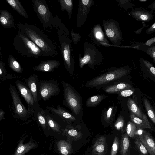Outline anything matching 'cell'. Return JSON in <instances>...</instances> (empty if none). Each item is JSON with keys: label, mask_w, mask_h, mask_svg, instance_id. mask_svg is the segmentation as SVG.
Here are the masks:
<instances>
[{"label": "cell", "mask_w": 155, "mask_h": 155, "mask_svg": "<svg viewBox=\"0 0 155 155\" xmlns=\"http://www.w3.org/2000/svg\"><path fill=\"white\" fill-rule=\"evenodd\" d=\"M19 31L38 46L42 51V57L54 56L58 54L54 42L41 29L36 26L26 23H15Z\"/></svg>", "instance_id": "obj_1"}, {"label": "cell", "mask_w": 155, "mask_h": 155, "mask_svg": "<svg viewBox=\"0 0 155 155\" xmlns=\"http://www.w3.org/2000/svg\"><path fill=\"white\" fill-rule=\"evenodd\" d=\"M33 8L45 30L48 28H59L69 36V31L57 15L54 17L45 0H31Z\"/></svg>", "instance_id": "obj_2"}, {"label": "cell", "mask_w": 155, "mask_h": 155, "mask_svg": "<svg viewBox=\"0 0 155 155\" xmlns=\"http://www.w3.org/2000/svg\"><path fill=\"white\" fill-rule=\"evenodd\" d=\"M130 71L128 66L111 68L106 73L88 81L85 86L90 88L103 87L122 79Z\"/></svg>", "instance_id": "obj_3"}, {"label": "cell", "mask_w": 155, "mask_h": 155, "mask_svg": "<svg viewBox=\"0 0 155 155\" xmlns=\"http://www.w3.org/2000/svg\"><path fill=\"white\" fill-rule=\"evenodd\" d=\"M12 45L22 56L35 58L42 57V51L40 48L19 31L14 38Z\"/></svg>", "instance_id": "obj_4"}, {"label": "cell", "mask_w": 155, "mask_h": 155, "mask_svg": "<svg viewBox=\"0 0 155 155\" xmlns=\"http://www.w3.org/2000/svg\"><path fill=\"white\" fill-rule=\"evenodd\" d=\"M57 30L64 66L70 74L72 75L74 69V61L71 45L72 41L64 31L59 28Z\"/></svg>", "instance_id": "obj_5"}, {"label": "cell", "mask_w": 155, "mask_h": 155, "mask_svg": "<svg viewBox=\"0 0 155 155\" xmlns=\"http://www.w3.org/2000/svg\"><path fill=\"white\" fill-rule=\"evenodd\" d=\"M9 90L12 99V106L9 108L15 119L22 120L33 118L34 111L26 108L21 100L19 93L15 86L9 84Z\"/></svg>", "instance_id": "obj_6"}, {"label": "cell", "mask_w": 155, "mask_h": 155, "mask_svg": "<svg viewBox=\"0 0 155 155\" xmlns=\"http://www.w3.org/2000/svg\"><path fill=\"white\" fill-rule=\"evenodd\" d=\"M61 82L63 87V105L69 109L74 115H79L82 108L81 96L70 84L62 80Z\"/></svg>", "instance_id": "obj_7"}, {"label": "cell", "mask_w": 155, "mask_h": 155, "mask_svg": "<svg viewBox=\"0 0 155 155\" xmlns=\"http://www.w3.org/2000/svg\"><path fill=\"white\" fill-rule=\"evenodd\" d=\"M84 54L79 55L80 67L82 68L85 64L93 70L97 66L100 65L103 62L104 58L101 53L93 44L85 41L84 45Z\"/></svg>", "instance_id": "obj_8"}, {"label": "cell", "mask_w": 155, "mask_h": 155, "mask_svg": "<svg viewBox=\"0 0 155 155\" xmlns=\"http://www.w3.org/2000/svg\"><path fill=\"white\" fill-rule=\"evenodd\" d=\"M105 34L114 45H120L124 41L119 24L115 20L110 19L102 21Z\"/></svg>", "instance_id": "obj_9"}, {"label": "cell", "mask_w": 155, "mask_h": 155, "mask_svg": "<svg viewBox=\"0 0 155 155\" xmlns=\"http://www.w3.org/2000/svg\"><path fill=\"white\" fill-rule=\"evenodd\" d=\"M59 83L58 80L52 79L49 80H39L38 91L41 99L45 101L49 100L52 97L58 95L60 92Z\"/></svg>", "instance_id": "obj_10"}, {"label": "cell", "mask_w": 155, "mask_h": 155, "mask_svg": "<svg viewBox=\"0 0 155 155\" xmlns=\"http://www.w3.org/2000/svg\"><path fill=\"white\" fill-rule=\"evenodd\" d=\"M94 4L93 0H79L77 19L76 25L80 28L84 25L91 7Z\"/></svg>", "instance_id": "obj_11"}, {"label": "cell", "mask_w": 155, "mask_h": 155, "mask_svg": "<svg viewBox=\"0 0 155 155\" xmlns=\"http://www.w3.org/2000/svg\"><path fill=\"white\" fill-rule=\"evenodd\" d=\"M99 24L95 25L89 34L92 42L99 46L109 47L111 46Z\"/></svg>", "instance_id": "obj_12"}, {"label": "cell", "mask_w": 155, "mask_h": 155, "mask_svg": "<svg viewBox=\"0 0 155 155\" xmlns=\"http://www.w3.org/2000/svg\"><path fill=\"white\" fill-rule=\"evenodd\" d=\"M15 84L19 92L27 103L28 108L34 110L36 104L34 102L32 93L28 85L23 82L17 80Z\"/></svg>", "instance_id": "obj_13"}, {"label": "cell", "mask_w": 155, "mask_h": 155, "mask_svg": "<svg viewBox=\"0 0 155 155\" xmlns=\"http://www.w3.org/2000/svg\"><path fill=\"white\" fill-rule=\"evenodd\" d=\"M154 12L153 10H148L142 7H137L131 9L128 15L137 21L145 23L153 19Z\"/></svg>", "instance_id": "obj_14"}, {"label": "cell", "mask_w": 155, "mask_h": 155, "mask_svg": "<svg viewBox=\"0 0 155 155\" xmlns=\"http://www.w3.org/2000/svg\"><path fill=\"white\" fill-rule=\"evenodd\" d=\"M23 79L32 93L35 103L38 104L41 98L38 91V84L39 79L38 76L34 74L30 75L27 79L24 78Z\"/></svg>", "instance_id": "obj_15"}, {"label": "cell", "mask_w": 155, "mask_h": 155, "mask_svg": "<svg viewBox=\"0 0 155 155\" xmlns=\"http://www.w3.org/2000/svg\"><path fill=\"white\" fill-rule=\"evenodd\" d=\"M136 136L138 137L150 155H155V141L149 132L143 130L140 134Z\"/></svg>", "instance_id": "obj_16"}, {"label": "cell", "mask_w": 155, "mask_h": 155, "mask_svg": "<svg viewBox=\"0 0 155 155\" xmlns=\"http://www.w3.org/2000/svg\"><path fill=\"white\" fill-rule=\"evenodd\" d=\"M60 65L59 61L55 60L48 59L41 61L38 65L33 67L32 69L43 72H52Z\"/></svg>", "instance_id": "obj_17"}, {"label": "cell", "mask_w": 155, "mask_h": 155, "mask_svg": "<svg viewBox=\"0 0 155 155\" xmlns=\"http://www.w3.org/2000/svg\"><path fill=\"white\" fill-rule=\"evenodd\" d=\"M46 109L48 110L52 114L57 115L64 120L74 121L76 120L73 116L60 105H58L56 108L47 105Z\"/></svg>", "instance_id": "obj_18"}, {"label": "cell", "mask_w": 155, "mask_h": 155, "mask_svg": "<svg viewBox=\"0 0 155 155\" xmlns=\"http://www.w3.org/2000/svg\"><path fill=\"white\" fill-rule=\"evenodd\" d=\"M0 23L3 27L8 29L15 28V23L12 15L6 10H1L0 11Z\"/></svg>", "instance_id": "obj_19"}, {"label": "cell", "mask_w": 155, "mask_h": 155, "mask_svg": "<svg viewBox=\"0 0 155 155\" xmlns=\"http://www.w3.org/2000/svg\"><path fill=\"white\" fill-rule=\"evenodd\" d=\"M128 84L123 82H114L103 87L104 91L110 94H118L121 91L130 87Z\"/></svg>", "instance_id": "obj_20"}, {"label": "cell", "mask_w": 155, "mask_h": 155, "mask_svg": "<svg viewBox=\"0 0 155 155\" xmlns=\"http://www.w3.org/2000/svg\"><path fill=\"white\" fill-rule=\"evenodd\" d=\"M130 118L132 122L134 123L137 128L150 129L151 126L146 116L143 114L142 119L137 117L133 113H131Z\"/></svg>", "instance_id": "obj_21"}, {"label": "cell", "mask_w": 155, "mask_h": 155, "mask_svg": "<svg viewBox=\"0 0 155 155\" xmlns=\"http://www.w3.org/2000/svg\"><path fill=\"white\" fill-rule=\"evenodd\" d=\"M106 143L105 136H103L97 138L92 147L93 153L97 155H103L105 151Z\"/></svg>", "instance_id": "obj_22"}, {"label": "cell", "mask_w": 155, "mask_h": 155, "mask_svg": "<svg viewBox=\"0 0 155 155\" xmlns=\"http://www.w3.org/2000/svg\"><path fill=\"white\" fill-rule=\"evenodd\" d=\"M13 9L22 16L28 18V15L21 3L18 0H6Z\"/></svg>", "instance_id": "obj_23"}, {"label": "cell", "mask_w": 155, "mask_h": 155, "mask_svg": "<svg viewBox=\"0 0 155 155\" xmlns=\"http://www.w3.org/2000/svg\"><path fill=\"white\" fill-rule=\"evenodd\" d=\"M117 108L116 106L113 105L105 109L102 113L103 119L107 123L111 122L115 116Z\"/></svg>", "instance_id": "obj_24"}, {"label": "cell", "mask_w": 155, "mask_h": 155, "mask_svg": "<svg viewBox=\"0 0 155 155\" xmlns=\"http://www.w3.org/2000/svg\"><path fill=\"white\" fill-rule=\"evenodd\" d=\"M107 97V95L103 94H98L91 97L87 100L86 105L88 107H94Z\"/></svg>", "instance_id": "obj_25"}, {"label": "cell", "mask_w": 155, "mask_h": 155, "mask_svg": "<svg viewBox=\"0 0 155 155\" xmlns=\"http://www.w3.org/2000/svg\"><path fill=\"white\" fill-rule=\"evenodd\" d=\"M16 76L8 72L5 67V63L1 58L0 60V83L16 78Z\"/></svg>", "instance_id": "obj_26"}, {"label": "cell", "mask_w": 155, "mask_h": 155, "mask_svg": "<svg viewBox=\"0 0 155 155\" xmlns=\"http://www.w3.org/2000/svg\"><path fill=\"white\" fill-rule=\"evenodd\" d=\"M61 11H66L70 18L72 13L73 2L72 0H58Z\"/></svg>", "instance_id": "obj_27"}, {"label": "cell", "mask_w": 155, "mask_h": 155, "mask_svg": "<svg viewBox=\"0 0 155 155\" xmlns=\"http://www.w3.org/2000/svg\"><path fill=\"white\" fill-rule=\"evenodd\" d=\"M128 136L127 133L122 135L120 143L121 155H127L129 150L130 143Z\"/></svg>", "instance_id": "obj_28"}, {"label": "cell", "mask_w": 155, "mask_h": 155, "mask_svg": "<svg viewBox=\"0 0 155 155\" xmlns=\"http://www.w3.org/2000/svg\"><path fill=\"white\" fill-rule=\"evenodd\" d=\"M8 65L9 67L14 71L21 73L23 70L20 64L12 55L9 54L8 58Z\"/></svg>", "instance_id": "obj_29"}, {"label": "cell", "mask_w": 155, "mask_h": 155, "mask_svg": "<svg viewBox=\"0 0 155 155\" xmlns=\"http://www.w3.org/2000/svg\"><path fill=\"white\" fill-rule=\"evenodd\" d=\"M127 105L132 113L137 117L140 119L143 118V114L133 100L130 98L127 101Z\"/></svg>", "instance_id": "obj_30"}, {"label": "cell", "mask_w": 155, "mask_h": 155, "mask_svg": "<svg viewBox=\"0 0 155 155\" xmlns=\"http://www.w3.org/2000/svg\"><path fill=\"white\" fill-rule=\"evenodd\" d=\"M140 65L142 68L146 70L155 78V68L148 61L139 57Z\"/></svg>", "instance_id": "obj_31"}, {"label": "cell", "mask_w": 155, "mask_h": 155, "mask_svg": "<svg viewBox=\"0 0 155 155\" xmlns=\"http://www.w3.org/2000/svg\"><path fill=\"white\" fill-rule=\"evenodd\" d=\"M58 148L60 152L63 155L69 154L72 150L71 145L65 140H61L58 143Z\"/></svg>", "instance_id": "obj_32"}, {"label": "cell", "mask_w": 155, "mask_h": 155, "mask_svg": "<svg viewBox=\"0 0 155 155\" xmlns=\"http://www.w3.org/2000/svg\"><path fill=\"white\" fill-rule=\"evenodd\" d=\"M51 114L48 110H45V117L48 126L53 130L58 132L59 131V125L51 117Z\"/></svg>", "instance_id": "obj_33"}, {"label": "cell", "mask_w": 155, "mask_h": 155, "mask_svg": "<svg viewBox=\"0 0 155 155\" xmlns=\"http://www.w3.org/2000/svg\"><path fill=\"white\" fill-rule=\"evenodd\" d=\"M35 145L32 143L20 145L18 148L15 155H23L25 153L29 151L35 147Z\"/></svg>", "instance_id": "obj_34"}, {"label": "cell", "mask_w": 155, "mask_h": 155, "mask_svg": "<svg viewBox=\"0 0 155 155\" xmlns=\"http://www.w3.org/2000/svg\"><path fill=\"white\" fill-rule=\"evenodd\" d=\"M143 102L148 116L155 124V112L154 110L147 99L144 98Z\"/></svg>", "instance_id": "obj_35"}, {"label": "cell", "mask_w": 155, "mask_h": 155, "mask_svg": "<svg viewBox=\"0 0 155 155\" xmlns=\"http://www.w3.org/2000/svg\"><path fill=\"white\" fill-rule=\"evenodd\" d=\"M137 128L135 124L132 121H129L126 127V133L130 137L134 138L135 136V133Z\"/></svg>", "instance_id": "obj_36"}, {"label": "cell", "mask_w": 155, "mask_h": 155, "mask_svg": "<svg viewBox=\"0 0 155 155\" xmlns=\"http://www.w3.org/2000/svg\"><path fill=\"white\" fill-rule=\"evenodd\" d=\"M119 5L123 8L126 11H127L129 9H133L136 5L132 3L130 1L128 0H116Z\"/></svg>", "instance_id": "obj_37"}, {"label": "cell", "mask_w": 155, "mask_h": 155, "mask_svg": "<svg viewBox=\"0 0 155 155\" xmlns=\"http://www.w3.org/2000/svg\"><path fill=\"white\" fill-rule=\"evenodd\" d=\"M114 127L117 130L124 132L125 130V123L124 119L120 115L119 116L114 124Z\"/></svg>", "instance_id": "obj_38"}, {"label": "cell", "mask_w": 155, "mask_h": 155, "mask_svg": "<svg viewBox=\"0 0 155 155\" xmlns=\"http://www.w3.org/2000/svg\"><path fill=\"white\" fill-rule=\"evenodd\" d=\"M136 137L134 143L140 152L143 155H148V153L146 147L143 144L138 137Z\"/></svg>", "instance_id": "obj_39"}, {"label": "cell", "mask_w": 155, "mask_h": 155, "mask_svg": "<svg viewBox=\"0 0 155 155\" xmlns=\"http://www.w3.org/2000/svg\"><path fill=\"white\" fill-rule=\"evenodd\" d=\"M131 46L133 48L137 50H141L145 53L148 48L145 45L144 42L138 41H134Z\"/></svg>", "instance_id": "obj_40"}, {"label": "cell", "mask_w": 155, "mask_h": 155, "mask_svg": "<svg viewBox=\"0 0 155 155\" xmlns=\"http://www.w3.org/2000/svg\"><path fill=\"white\" fill-rule=\"evenodd\" d=\"M119 144V139L116 136L113 141L111 151V155H116L118 149Z\"/></svg>", "instance_id": "obj_41"}, {"label": "cell", "mask_w": 155, "mask_h": 155, "mask_svg": "<svg viewBox=\"0 0 155 155\" xmlns=\"http://www.w3.org/2000/svg\"><path fill=\"white\" fill-rule=\"evenodd\" d=\"M146 53L152 58L153 62L155 64V45L148 48Z\"/></svg>", "instance_id": "obj_42"}, {"label": "cell", "mask_w": 155, "mask_h": 155, "mask_svg": "<svg viewBox=\"0 0 155 155\" xmlns=\"http://www.w3.org/2000/svg\"><path fill=\"white\" fill-rule=\"evenodd\" d=\"M71 38L73 43L77 44L80 41L81 38L80 35L79 33H75L71 29Z\"/></svg>", "instance_id": "obj_43"}, {"label": "cell", "mask_w": 155, "mask_h": 155, "mask_svg": "<svg viewBox=\"0 0 155 155\" xmlns=\"http://www.w3.org/2000/svg\"><path fill=\"white\" fill-rule=\"evenodd\" d=\"M133 94V91L132 90L126 89L121 91L118 94L121 96L127 97L131 96Z\"/></svg>", "instance_id": "obj_44"}, {"label": "cell", "mask_w": 155, "mask_h": 155, "mask_svg": "<svg viewBox=\"0 0 155 155\" xmlns=\"http://www.w3.org/2000/svg\"><path fill=\"white\" fill-rule=\"evenodd\" d=\"M68 133L70 136L75 138H78L81 136V134L77 130L74 129L69 130L68 131Z\"/></svg>", "instance_id": "obj_45"}, {"label": "cell", "mask_w": 155, "mask_h": 155, "mask_svg": "<svg viewBox=\"0 0 155 155\" xmlns=\"http://www.w3.org/2000/svg\"><path fill=\"white\" fill-rule=\"evenodd\" d=\"M144 44L148 48L153 45H155V37L147 40L144 42Z\"/></svg>", "instance_id": "obj_46"}, {"label": "cell", "mask_w": 155, "mask_h": 155, "mask_svg": "<svg viewBox=\"0 0 155 155\" xmlns=\"http://www.w3.org/2000/svg\"><path fill=\"white\" fill-rule=\"evenodd\" d=\"M154 32H155V22L145 31V33L147 34H151Z\"/></svg>", "instance_id": "obj_47"}, {"label": "cell", "mask_w": 155, "mask_h": 155, "mask_svg": "<svg viewBox=\"0 0 155 155\" xmlns=\"http://www.w3.org/2000/svg\"><path fill=\"white\" fill-rule=\"evenodd\" d=\"M142 24H143L142 26L141 27V28H140L137 30L136 31H134L135 33L137 35V34H140L141 33V32L142 31V30L145 28L149 26L148 25H147L146 24H145V23L144 22H142Z\"/></svg>", "instance_id": "obj_48"}, {"label": "cell", "mask_w": 155, "mask_h": 155, "mask_svg": "<svg viewBox=\"0 0 155 155\" xmlns=\"http://www.w3.org/2000/svg\"><path fill=\"white\" fill-rule=\"evenodd\" d=\"M148 7L152 10H155V1L152 2Z\"/></svg>", "instance_id": "obj_49"}, {"label": "cell", "mask_w": 155, "mask_h": 155, "mask_svg": "<svg viewBox=\"0 0 155 155\" xmlns=\"http://www.w3.org/2000/svg\"><path fill=\"white\" fill-rule=\"evenodd\" d=\"M5 112L2 109H0V121L5 119L4 118Z\"/></svg>", "instance_id": "obj_50"}]
</instances>
